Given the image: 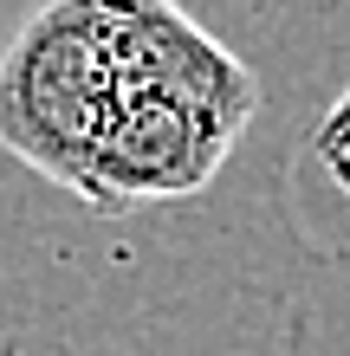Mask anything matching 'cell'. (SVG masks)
I'll return each instance as SVG.
<instances>
[{
    "instance_id": "1",
    "label": "cell",
    "mask_w": 350,
    "mask_h": 356,
    "mask_svg": "<svg viewBox=\"0 0 350 356\" xmlns=\"http://www.w3.org/2000/svg\"><path fill=\"white\" fill-rule=\"evenodd\" d=\"M117 97L111 0H46L0 46V149L91 207Z\"/></svg>"
},
{
    "instance_id": "2",
    "label": "cell",
    "mask_w": 350,
    "mask_h": 356,
    "mask_svg": "<svg viewBox=\"0 0 350 356\" xmlns=\"http://www.w3.org/2000/svg\"><path fill=\"white\" fill-rule=\"evenodd\" d=\"M246 117L214 111L201 97L162 91V85H123L111 136L97 149V214H123L143 201H182L201 195L228 149L240 143Z\"/></svg>"
},
{
    "instance_id": "3",
    "label": "cell",
    "mask_w": 350,
    "mask_h": 356,
    "mask_svg": "<svg viewBox=\"0 0 350 356\" xmlns=\"http://www.w3.org/2000/svg\"><path fill=\"white\" fill-rule=\"evenodd\" d=\"M299 181H318L337 207H350V91L318 117V130L299 143Z\"/></svg>"
}]
</instances>
